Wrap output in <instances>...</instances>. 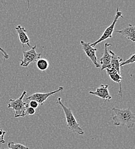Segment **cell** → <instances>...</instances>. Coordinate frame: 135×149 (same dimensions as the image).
Wrapping results in <instances>:
<instances>
[{
    "instance_id": "1",
    "label": "cell",
    "mask_w": 135,
    "mask_h": 149,
    "mask_svg": "<svg viewBox=\"0 0 135 149\" xmlns=\"http://www.w3.org/2000/svg\"><path fill=\"white\" fill-rule=\"evenodd\" d=\"M115 115L113 116L112 119L115 126H126L127 128H132L135 123V114L131 111L130 109H119L112 108Z\"/></svg>"
},
{
    "instance_id": "2",
    "label": "cell",
    "mask_w": 135,
    "mask_h": 149,
    "mask_svg": "<svg viewBox=\"0 0 135 149\" xmlns=\"http://www.w3.org/2000/svg\"><path fill=\"white\" fill-rule=\"evenodd\" d=\"M57 103L59 104L62 108L66 119V123L68 129L73 132L77 133L79 135H83L84 131L82 127L79 126L76 119L71 110L66 106H65L62 102L60 97H58Z\"/></svg>"
},
{
    "instance_id": "3",
    "label": "cell",
    "mask_w": 135,
    "mask_h": 149,
    "mask_svg": "<svg viewBox=\"0 0 135 149\" xmlns=\"http://www.w3.org/2000/svg\"><path fill=\"white\" fill-rule=\"evenodd\" d=\"M27 95V91H24L21 95L16 99H10L8 104V108H11L15 111V117H24L27 116L26 110L29 104L24 102L23 99Z\"/></svg>"
},
{
    "instance_id": "4",
    "label": "cell",
    "mask_w": 135,
    "mask_h": 149,
    "mask_svg": "<svg viewBox=\"0 0 135 149\" xmlns=\"http://www.w3.org/2000/svg\"><path fill=\"white\" fill-rule=\"evenodd\" d=\"M121 17L122 18V19L124 18V17L122 16V13L121 12H120L118 10V8H117V9H116V15H115V17L114 18L113 21L112 22V23L105 29V31H104V33L102 34V35L101 36V37L98 40H97L96 41H95L94 42H93L92 44H90V45L92 47H94L96 46L98 43H100V42L105 41V40H106L108 38H112V34H113V32L114 31L115 26V25L117 23V21L119 18H121Z\"/></svg>"
},
{
    "instance_id": "5",
    "label": "cell",
    "mask_w": 135,
    "mask_h": 149,
    "mask_svg": "<svg viewBox=\"0 0 135 149\" xmlns=\"http://www.w3.org/2000/svg\"><path fill=\"white\" fill-rule=\"evenodd\" d=\"M36 45H35L28 51H23V58L20 60V65L27 67L31 63L37 62L40 58L41 53L38 54L36 51Z\"/></svg>"
},
{
    "instance_id": "6",
    "label": "cell",
    "mask_w": 135,
    "mask_h": 149,
    "mask_svg": "<svg viewBox=\"0 0 135 149\" xmlns=\"http://www.w3.org/2000/svg\"><path fill=\"white\" fill-rule=\"evenodd\" d=\"M64 88L63 87H59L57 90L51 91L47 93H34L29 96H27L26 97L27 100H35L40 105H43L44 103L46 101V100L51 95L55 94V93L62 92Z\"/></svg>"
},
{
    "instance_id": "7",
    "label": "cell",
    "mask_w": 135,
    "mask_h": 149,
    "mask_svg": "<svg viewBox=\"0 0 135 149\" xmlns=\"http://www.w3.org/2000/svg\"><path fill=\"white\" fill-rule=\"evenodd\" d=\"M80 44L82 45V48L83 51L85 52L87 56L92 60L95 67L97 68H100V65L98 64L97 61V57L96 55L97 49L92 47L90 45V44L82 40L80 41Z\"/></svg>"
},
{
    "instance_id": "8",
    "label": "cell",
    "mask_w": 135,
    "mask_h": 149,
    "mask_svg": "<svg viewBox=\"0 0 135 149\" xmlns=\"http://www.w3.org/2000/svg\"><path fill=\"white\" fill-rule=\"evenodd\" d=\"M109 86L106 84H101L96 89V91H89V93L97 96L105 101L110 100L112 99V96L109 93Z\"/></svg>"
},
{
    "instance_id": "9",
    "label": "cell",
    "mask_w": 135,
    "mask_h": 149,
    "mask_svg": "<svg viewBox=\"0 0 135 149\" xmlns=\"http://www.w3.org/2000/svg\"><path fill=\"white\" fill-rule=\"evenodd\" d=\"M104 46H105V49H104L103 56L99 59L100 64H101L102 65L101 69V71H103L104 70H105L109 67L111 57H112L111 55L109 52V50H108V47L112 46V44L108 42H105Z\"/></svg>"
},
{
    "instance_id": "10",
    "label": "cell",
    "mask_w": 135,
    "mask_h": 149,
    "mask_svg": "<svg viewBox=\"0 0 135 149\" xmlns=\"http://www.w3.org/2000/svg\"><path fill=\"white\" fill-rule=\"evenodd\" d=\"M106 71L107 74L110 77V78L115 82L118 83L120 86V89H119V92H118V95L120 96H122V89H121V81L124 79L121 74H119L116 70L112 68L108 67V68L105 69Z\"/></svg>"
},
{
    "instance_id": "11",
    "label": "cell",
    "mask_w": 135,
    "mask_h": 149,
    "mask_svg": "<svg viewBox=\"0 0 135 149\" xmlns=\"http://www.w3.org/2000/svg\"><path fill=\"white\" fill-rule=\"evenodd\" d=\"M15 29L18 33L20 41L22 44V46L24 47V45L27 44L28 47H31V45L29 44V38L27 35V31L25 29V28L22 27L20 25H19L15 28Z\"/></svg>"
},
{
    "instance_id": "12",
    "label": "cell",
    "mask_w": 135,
    "mask_h": 149,
    "mask_svg": "<svg viewBox=\"0 0 135 149\" xmlns=\"http://www.w3.org/2000/svg\"><path fill=\"white\" fill-rule=\"evenodd\" d=\"M116 32L131 40L132 42L135 41V26L132 24H128L127 27L120 31H116Z\"/></svg>"
},
{
    "instance_id": "13",
    "label": "cell",
    "mask_w": 135,
    "mask_h": 149,
    "mask_svg": "<svg viewBox=\"0 0 135 149\" xmlns=\"http://www.w3.org/2000/svg\"><path fill=\"white\" fill-rule=\"evenodd\" d=\"M109 52L112 56L111 63H110V65L109 67L115 69L119 74H121L120 64L122 63V61H123L122 58H121L119 56H117L111 50H109Z\"/></svg>"
},
{
    "instance_id": "14",
    "label": "cell",
    "mask_w": 135,
    "mask_h": 149,
    "mask_svg": "<svg viewBox=\"0 0 135 149\" xmlns=\"http://www.w3.org/2000/svg\"><path fill=\"white\" fill-rule=\"evenodd\" d=\"M38 68L40 71H45L47 70L49 67V63L45 58H40L36 62Z\"/></svg>"
},
{
    "instance_id": "15",
    "label": "cell",
    "mask_w": 135,
    "mask_h": 149,
    "mask_svg": "<svg viewBox=\"0 0 135 149\" xmlns=\"http://www.w3.org/2000/svg\"><path fill=\"white\" fill-rule=\"evenodd\" d=\"M8 149H29L27 146H25L19 143H15L13 142H9L8 143Z\"/></svg>"
},
{
    "instance_id": "16",
    "label": "cell",
    "mask_w": 135,
    "mask_h": 149,
    "mask_svg": "<svg viewBox=\"0 0 135 149\" xmlns=\"http://www.w3.org/2000/svg\"><path fill=\"white\" fill-rule=\"evenodd\" d=\"M135 54H133L127 60L122 61V63L120 64V67H122V66H124L125 65H127V64H134V63H135Z\"/></svg>"
},
{
    "instance_id": "17",
    "label": "cell",
    "mask_w": 135,
    "mask_h": 149,
    "mask_svg": "<svg viewBox=\"0 0 135 149\" xmlns=\"http://www.w3.org/2000/svg\"><path fill=\"white\" fill-rule=\"evenodd\" d=\"M35 109L31 107H28V108L27 109V110H26V113H27V115H32L34 114L35 113Z\"/></svg>"
},
{
    "instance_id": "18",
    "label": "cell",
    "mask_w": 135,
    "mask_h": 149,
    "mask_svg": "<svg viewBox=\"0 0 135 149\" xmlns=\"http://www.w3.org/2000/svg\"><path fill=\"white\" fill-rule=\"evenodd\" d=\"M39 103L36 102V101H35V100H31L30 102H29V106L34 109H36L39 106Z\"/></svg>"
},
{
    "instance_id": "19",
    "label": "cell",
    "mask_w": 135,
    "mask_h": 149,
    "mask_svg": "<svg viewBox=\"0 0 135 149\" xmlns=\"http://www.w3.org/2000/svg\"><path fill=\"white\" fill-rule=\"evenodd\" d=\"M6 134V132L5 131L2 130V129H0V143H5V140L3 139V137L5 136Z\"/></svg>"
},
{
    "instance_id": "20",
    "label": "cell",
    "mask_w": 135,
    "mask_h": 149,
    "mask_svg": "<svg viewBox=\"0 0 135 149\" xmlns=\"http://www.w3.org/2000/svg\"><path fill=\"white\" fill-rule=\"evenodd\" d=\"M0 51L2 52V56H3V58L5 59V60H8L9 58V55L2 48L0 47Z\"/></svg>"
},
{
    "instance_id": "21",
    "label": "cell",
    "mask_w": 135,
    "mask_h": 149,
    "mask_svg": "<svg viewBox=\"0 0 135 149\" xmlns=\"http://www.w3.org/2000/svg\"></svg>"
}]
</instances>
